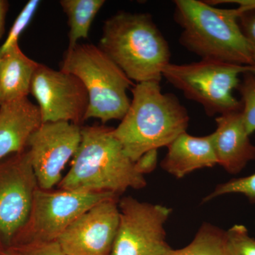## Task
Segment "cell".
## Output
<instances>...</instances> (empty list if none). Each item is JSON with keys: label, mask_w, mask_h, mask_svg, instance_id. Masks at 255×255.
<instances>
[{"label": "cell", "mask_w": 255, "mask_h": 255, "mask_svg": "<svg viewBox=\"0 0 255 255\" xmlns=\"http://www.w3.org/2000/svg\"><path fill=\"white\" fill-rule=\"evenodd\" d=\"M228 194H243L251 203H255V173L248 177L233 179L219 184L214 191L203 199V203Z\"/></svg>", "instance_id": "44dd1931"}, {"label": "cell", "mask_w": 255, "mask_h": 255, "mask_svg": "<svg viewBox=\"0 0 255 255\" xmlns=\"http://www.w3.org/2000/svg\"><path fill=\"white\" fill-rule=\"evenodd\" d=\"M119 208L118 231L110 255H166L172 251L164 228L172 209L132 196L119 200Z\"/></svg>", "instance_id": "ba28073f"}, {"label": "cell", "mask_w": 255, "mask_h": 255, "mask_svg": "<svg viewBox=\"0 0 255 255\" xmlns=\"http://www.w3.org/2000/svg\"><path fill=\"white\" fill-rule=\"evenodd\" d=\"M39 65L23 53L18 43L0 54V106L28 97Z\"/></svg>", "instance_id": "2e32d148"}, {"label": "cell", "mask_w": 255, "mask_h": 255, "mask_svg": "<svg viewBox=\"0 0 255 255\" xmlns=\"http://www.w3.org/2000/svg\"><path fill=\"white\" fill-rule=\"evenodd\" d=\"M38 182L27 149L0 160V243L11 246L27 222Z\"/></svg>", "instance_id": "9c48e42d"}, {"label": "cell", "mask_w": 255, "mask_h": 255, "mask_svg": "<svg viewBox=\"0 0 255 255\" xmlns=\"http://www.w3.org/2000/svg\"><path fill=\"white\" fill-rule=\"evenodd\" d=\"M225 235L227 255H255V240L246 226L235 225Z\"/></svg>", "instance_id": "ffe728a7"}, {"label": "cell", "mask_w": 255, "mask_h": 255, "mask_svg": "<svg viewBox=\"0 0 255 255\" xmlns=\"http://www.w3.org/2000/svg\"><path fill=\"white\" fill-rule=\"evenodd\" d=\"M137 171L145 176L155 170L157 164V150H152L145 152L135 162Z\"/></svg>", "instance_id": "d4e9b609"}, {"label": "cell", "mask_w": 255, "mask_h": 255, "mask_svg": "<svg viewBox=\"0 0 255 255\" xmlns=\"http://www.w3.org/2000/svg\"><path fill=\"white\" fill-rule=\"evenodd\" d=\"M40 4L41 1L31 0L23 6L21 12L15 19L12 26L10 28L4 43L0 47V54L4 53L15 44H17L18 38L31 22Z\"/></svg>", "instance_id": "7402d4cb"}, {"label": "cell", "mask_w": 255, "mask_h": 255, "mask_svg": "<svg viewBox=\"0 0 255 255\" xmlns=\"http://www.w3.org/2000/svg\"><path fill=\"white\" fill-rule=\"evenodd\" d=\"M115 197L119 196L110 192H80L63 189L51 191L38 187L33 195L27 222L10 247L57 241L82 214L99 203Z\"/></svg>", "instance_id": "52a82bcc"}, {"label": "cell", "mask_w": 255, "mask_h": 255, "mask_svg": "<svg viewBox=\"0 0 255 255\" xmlns=\"http://www.w3.org/2000/svg\"><path fill=\"white\" fill-rule=\"evenodd\" d=\"M82 127L69 122L42 123L32 133L27 150L40 189L50 190L73 158L82 139Z\"/></svg>", "instance_id": "8fae6325"}, {"label": "cell", "mask_w": 255, "mask_h": 255, "mask_svg": "<svg viewBox=\"0 0 255 255\" xmlns=\"http://www.w3.org/2000/svg\"><path fill=\"white\" fill-rule=\"evenodd\" d=\"M41 124L39 109L28 97L0 106V160L26 150Z\"/></svg>", "instance_id": "5bb4252c"}, {"label": "cell", "mask_w": 255, "mask_h": 255, "mask_svg": "<svg viewBox=\"0 0 255 255\" xmlns=\"http://www.w3.org/2000/svg\"><path fill=\"white\" fill-rule=\"evenodd\" d=\"M9 8V3L5 0H0V38L4 31L5 18Z\"/></svg>", "instance_id": "484cf974"}, {"label": "cell", "mask_w": 255, "mask_h": 255, "mask_svg": "<svg viewBox=\"0 0 255 255\" xmlns=\"http://www.w3.org/2000/svg\"><path fill=\"white\" fill-rule=\"evenodd\" d=\"M42 123L65 122L80 126L85 121L89 97L81 80L73 74L40 64L31 82Z\"/></svg>", "instance_id": "30bf717a"}, {"label": "cell", "mask_w": 255, "mask_h": 255, "mask_svg": "<svg viewBox=\"0 0 255 255\" xmlns=\"http://www.w3.org/2000/svg\"><path fill=\"white\" fill-rule=\"evenodd\" d=\"M82 139L68 173L59 183L60 189L80 192L123 194L129 188L147 185L145 176L124 152L112 128L82 127Z\"/></svg>", "instance_id": "7a4b0ae2"}, {"label": "cell", "mask_w": 255, "mask_h": 255, "mask_svg": "<svg viewBox=\"0 0 255 255\" xmlns=\"http://www.w3.org/2000/svg\"><path fill=\"white\" fill-rule=\"evenodd\" d=\"M213 141L218 164L228 172L238 174L255 159V145L250 139L241 110L218 116Z\"/></svg>", "instance_id": "4fadbf2b"}, {"label": "cell", "mask_w": 255, "mask_h": 255, "mask_svg": "<svg viewBox=\"0 0 255 255\" xmlns=\"http://www.w3.org/2000/svg\"><path fill=\"white\" fill-rule=\"evenodd\" d=\"M161 167L174 177L181 179L197 169L210 168L218 164L213 133L196 137L183 132L171 142Z\"/></svg>", "instance_id": "9a60e30c"}, {"label": "cell", "mask_w": 255, "mask_h": 255, "mask_svg": "<svg viewBox=\"0 0 255 255\" xmlns=\"http://www.w3.org/2000/svg\"><path fill=\"white\" fill-rule=\"evenodd\" d=\"M60 68L75 75L86 88L89 107L85 121L97 119L106 124L122 120L131 102L128 91L135 84L99 46L78 43L68 48Z\"/></svg>", "instance_id": "5b68a950"}, {"label": "cell", "mask_w": 255, "mask_h": 255, "mask_svg": "<svg viewBox=\"0 0 255 255\" xmlns=\"http://www.w3.org/2000/svg\"><path fill=\"white\" fill-rule=\"evenodd\" d=\"M119 197L99 203L82 214L57 240L67 255H110L118 231Z\"/></svg>", "instance_id": "7c38bea8"}, {"label": "cell", "mask_w": 255, "mask_h": 255, "mask_svg": "<svg viewBox=\"0 0 255 255\" xmlns=\"http://www.w3.org/2000/svg\"><path fill=\"white\" fill-rule=\"evenodd\" d=\"M2 249L11 255H67L57 241L19 245Z\"/></svg>", "instance_id": "603a6c76"}, {"label": "cell", "mask_w": 255, "mask_h": 255, "mask_svg": "<svg viewBox=\"0 0 255 255\" xmlns=\"http://www.w3.org/2000/svg\"><path fill=\"white\" fill-rule=\"evenodd\" d=\"M98 46L136 83L160 82L170 63L168 42L147 13L119 11L107 18Z\"/></svg>", "instance_id": "3957f363"}, {"label": "cell", "mask_w": 255, "mask_h": 255, "mask_svg": "<svg viewBox=\"0 0 255 255\" xmlns=\"http://www.w3.org/2000/svg\"><path fill=\"white\" fill-rule=\"evenodd\" d=\"M225 233L214 225L204 223L189 246L172 249L166 255H227Z\"/></svg>", "instance_id": "ac0fdd59"}, {"label": "cell", "mask_w": 255, "mask_h": 255, "mask_svg": "<svg viewBox=\"0 0 255 255\" xmlns=\"http://www.w3.org/2000/svg\"><path fill=\"white\" fill-rule=\"evenodd\" d=\"M241 95L242 114L248 135L255 132V73L243 74L238 88Z\"/></svg>", "instance_id": "d6986e66"}, {"label": "cell", "mask_w": 255, "mask_h": 255, "mask_svg": "<svg viewBox=\"0 0 255 255\" xmlns=\"http://www.w3.org/2000/svg\"><path fill=\"white\" fill-rule=\"evenodd\" d=\"M0 255H11L10 253H8L7 251H5V250L1 248L0 249Z\"/></svg>", "instance_id": "4316f807"}, {"label": "cell", "mask_w": 255, "mask_h": 255, "mask_svg": "<svg viewBox=\"0 0 255 255\" xmlns=\"http://www.w3.org/2000/svg\"><path fill=\"white\" fill-rule=\"evenodd\" d=\"M174 4V21L182 30L179 43L184 48L201 60L255 66L238 22V8L221 9L198 0H176Z\"/></svg>", "instance_id": "277c9868"}, {"label": "cell", "mask_w": 255, "mask_h": 255, "mask_svg": "<svg viewBox=\"0 0 255 255\" xmlns=\"http://www.w3.org/2000/svg\"><path fill=\"white\" fill-rule=\"evenodd\" d=\"M240 11L238 22L251 47L255 61V8Z\"/></svg>", "instance_id": "cb8c5ba5"}, {"label": "cell", "mask_w": 255, "mask_h": 255, "mask_svg": "<svg viewBox=\"0 0 255 255\" xmlns=\"http://www.w3.org/2000/svg\"><path fill=\"white\" fill-rule=\"evenodd\" d=\"M132 98L113 134L132 162L145 152L167 147L187 132V109L172 93H163L160 82H144L132 87Z\"/></svg>", "instance_id": "6da1fadb"}, {"label": "cell", "mask_w": 255, "mask_h": 255, "mask_svg": "<svg viewBox=\"0 0 255 255\" xmlns=\"http://www.w3.org/2000/svg\"><path fill=\"white\" fill-rule=\"evenodd\" d=\"M68 20L69 46L73 48L88 38L94 19L105 4V0H61L59 1Z\"/></svg>", "instance_id": "e0dca14e"}, {"label": "cell", "mask_w": 255, "mask_h": 255, "mask_svg": "<svg viewBox=\"0 0 255 255\" xmlns=\"http://www.w3.org/2000/svg\"><path fill=\"white\" fill-rule=\"evenodd\" d=\"M254 72L255 66L233 65L209 60L189 64L169 63L162 78L180 90L188 100L202 106L210 117L241 110V101L233 95L241 75Z\"/></svg>", "instance_id": "8992f818"}]
</instances>
